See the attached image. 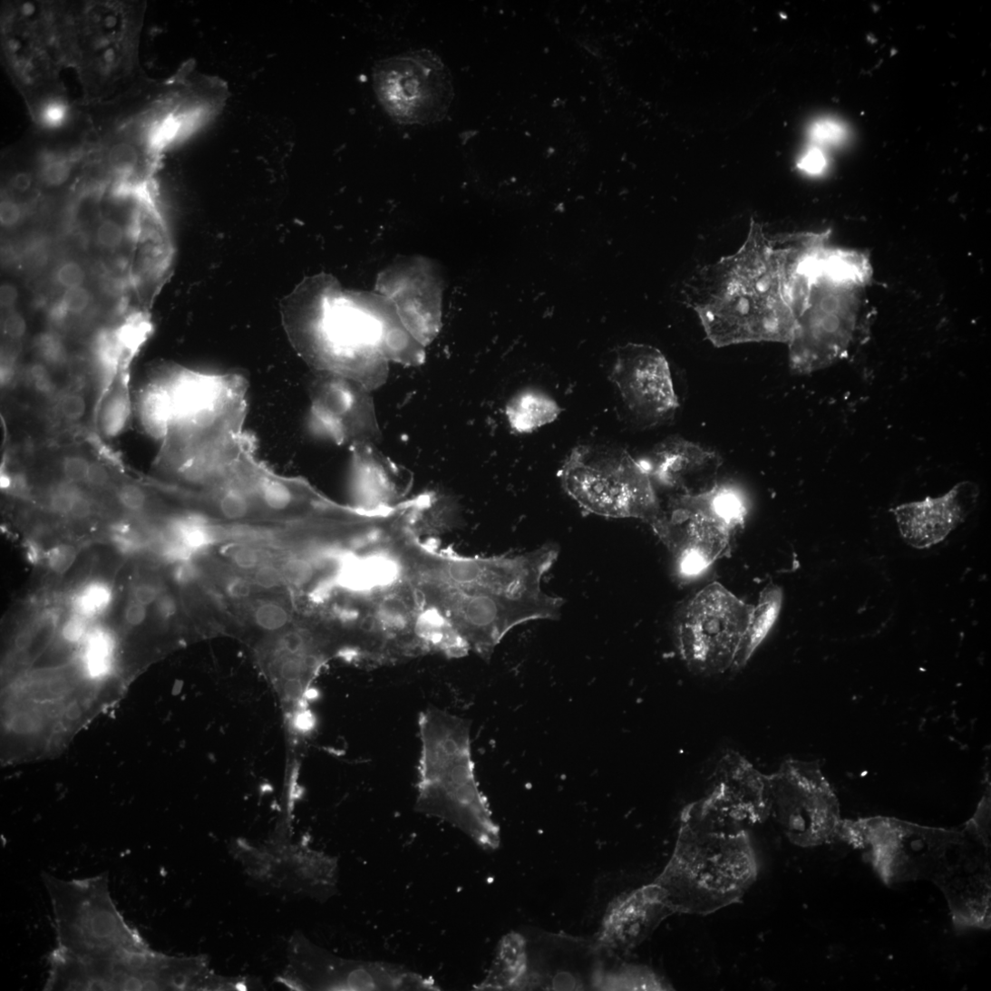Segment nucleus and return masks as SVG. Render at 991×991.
Masks as SVG:
<instances>
[{
    "label": "nucleus",
    "instance_id": "f257e3e1",
    "mask_svg": "<svg viewBox=\"0 0 991 991\" xmlns=\"http://www.w3.org/2000/svg\"><path fill=\"white\" fill-rule=\"evenodd\" d=\"M559 555L549 544L515 556L463 557L425 544L416 530L404 547L406 575L424 614L484 659L513 628L559 617L564 600L542 588Z\"/></svg>",
    "mask_w": 991,
    "mask_h": 991
},
{
    "label": "nucleus",
    "instance_id": "f03ea898",
    "mask_svg": "<svg viewBox=\"0 0 991 991\" xmlns=\"http://www.w3.org/2000/svg\"><path fill=\"white\" fill-rule=\"evenodd\" d=\"M814 237L771 238L752 220L736 253L691 278L685 301L714 345L789 344L801 310L802 261Z\"/></svg>",
    "mask_w": 991,
    "mask_h": 991
},
{
    "label": "nucleus",
    "instance_id": "7ed1b4c3",
    "mask_svg": "<svg viewBox=\"0 0 991 991\" xmlns=\"http://www.w3.org/2000/svg\"><path fill=\"white\" fill-rule=\"evenodd\" d=\"M59 53L82 92L79 106L115 100L142 84L143 3L49 2Z\"/></svg>",
    "mask_w": 991,
    "mask_h": 991
},
{
    "label": "nucleus",
    "instance_id": "20e7f679",
    "mask_svg": "<svg viewBox=\"0 0 991 991\" xmlns=\"http://www.w3.org/2000/svg\"><path fill=\"white\" fill-rule=\"evenodd\" d=\"M757 876L746 828L704 814L694 802L681 814L673 854L655 883L674 913L708 916L741 900Z\"/></svg>",
    "mask_w": 991,
    "mask_h": 991
},
{
    "label": "nucleus",
    "instance_id": "39448f33",
    "mask_svg": "<svg viewBox=\"0 0 991 991\" xmlns=\"http://www.w3.org/2000/svg\"><path fill=\"white\" fill-rule=\"evenodd\" d=\"M817 245L805 262L802 310L791 341L790 366L811 374L844 358L855 338L862 294L870 278L860 254Z\"/></svg>",
    "mask_w": 991,
    "mask_h": 991
},
{
    "label": "nucleus",
    "instance_id": "423d86ee",
    "mask_svg": "<svg viewBox=\"0 0 991 991\" xmlns=\"http://www.w3.org/2000/svg\"><path fill=\"white\" fill-rule=\"evenodd\" d=\"M419 728L416 810L460 829L482 849L496 850L500 829L476 779L471 722L433 707L421 714Z\"/></svg>",
    "mask_w": 991,
    "mask_h": 991
},
{
    "label": "nucleus",
    "instance_id": "0eeeda50",
    "mask_svg": "<svg viewBox=\"0 0 991 991\" xmlns=\"http://www.w3.org/2000/svg\"><path fill=\"white\" fill-rule=\"evenodd\" d=\"M2 50L10 78L39 128L62 123L73 108L46 3H12L2 16Z\"/></svg>",
    "mask_w": 991,
    "mask_h": 991
},
{
    "label": "nucleus",
    "instance_id": "6e6552de",
    "mask_svg": "<svg viewBox=\"0 0 991 991\" xmlns=\"http://www.w3.org/2000/svg\"><path fill=\"white\" fill-rule=\"evenodd\" d=\"M559 477L565 491L587 513L639 519L653 529L664 517L648 472L623 448L579 445L567 457Z\"/></svg>",
    "mask_w": 991,
    "mask_h": 991
},
{
    "label": "nucleus",
    "instance_id": "1a4fd4ad",
    "mask_svg": "<svg viewBox=\"0 0 991 991\" xmlns=\"http://www.w3.org/2000/svg\"><path fill=\"white\" fill-rule=\"evenodd\" d=\"M745 516L743 495L716 485L701 494L674 495L653 530L672 554L677 576L690 580L728 553Z\"/></svg>",
    "mask_w": 991,
    "mask_h": 991
},
{
    "label": "nucleus",
    "instance_id": "9d476101",
    "mask_svg": "<svg viewBox=\"0 0 991 991\" xmlns=\"http://www.w3.org/2000/svg\"><path fill=\"white\" fill-rule=\"evenodd\" d=\"M44 882L61 950L78 957H100L148 947L117 909L106 873L71 881L46 874Z\"/></svg>",
    "mask_w": 991,
    "mask_h": 991
},
{
    "label": "nucleus",
    "instance_id": "9b49d317",
    "mask_svg": "<svg viewBox=\"0 0 991 991\" xmlns=\"http://www.w3.org/2000/svg\"><path fill=\"white\" fill-rule=\"evenodd\" d=\"M965 831L926 827L895 818L843 820L840 840L870 850L871 862L888 885L936 878L949 863Z\"/></svg>",
    "mask_w": 991,
    "mask_h": 991
},
{
    "label": "nucleus",
    "instance_id": "f8f14e48",
    "mask_svg": "<svg viewBox=\"0 0 991 991\" xmlns=\"http://www.w3.org/2000/svg\"><path fill=\"white\" fill-rule=\"evenodd\" d=\"M753 607L718 583L699 592L677 619V647L685 665L707 675L739 669Z\"/></svg>",
    "mask_w": 991,
    "mask_h": 991
},
{
    "label": "nucleus",
    "instance_id": "ddd939ff",
    "mask_svg": "<svg viewBox=\"0 0 991 991\" xmlns=\"http://www.w3.org/2000/svg\"><path fill=\"white\" fill-rule=\"evenodd\" d=\"M768 780L771 817L791 843L807 849L840 840V802L817 765L790 759Z\"/></svg>",
    "mask_w": 991,
    "mask_h": 991
},
{
    "label": "nucleus",
    "instance_id": "4468645a",
    "mask_svg": "<svg viewBox=\"0 0 991 991\" xmlns=\"http://www.w3.org/2000/svg\"><path fill=\"white\" fill-rule=\"evenodd\" d=\"M374 89L387 113L403 124L426 125L447 114L453 99L451 74L429 51H416L380 61Z\"/></svg>",
    "mask_w": 991,
    "mask_h": 991
},
{
    "label": "nucleus",
    "instance_id": "2eb2a0df",
    "mask_svg": "<svg viewBox=\"0 0 991 991\" xmlns=\"http://www.w3.org/2000/svg\"><path fill=\"white\" fill-rule=\"evenodd\" d=\"M309 393L311 403L306 423L314 436L337 446L380 441L381 430L372 392L356 381L315 372Z\"/></svg>",
    "mask_w": 991,
    "mask_h": 991
},
{
    "label": "nucleus",
    "instance_id": "dca6fc26",
    "mask_svg": "<svg viewBox=\"0 0 991 991\" xmlns=\"http://www.w3.org/2000/svg\"><path fill=\"white\" fill-rule=\"evenodd\" d=\"M609 379L627 408L646 422L668 420L678 409L667 360L653 346L628 344L619 347Z\"/></svg>",
    "mask_w": 991,
    "mask_h": 991
},
{
    "label": "nucleus",
    "instance_id": "f3484780",
    "mask_svg": "<svg viewBox=\"0 0 991 991\" xmlns=\"http://www.w3.org/2000/svg\"><path fill=\"white\" fill-rule=\"evenodd\" d=\"M695 804L722 821L744 827L764 822L771 817L768 776L739 753H727L719 762L710 792Z\"/></svg>",
    "mask_w": 991,
    "mask_h": 991
},
{
    "label": "nucleus",
    "instance_id": "a211bd4d",
    "mask_svg": "<svg viewBox=\"0 0 991 991\" xmlns=\"http://www.w3.org/2000/svg\"><path fill=\"white\" fill-rule=\"evenodd\" d=\"M945 870L934 880L944 891L959 928L990 926V876L987 850L967 831ZM985 846V845H984Z\"/></svg>",
    "mask_w": 991,
    "mask_h": 991
},
{
    "label": "nucleus",
    "instance_id": "6ab92c4d",
    "mask_svg": "<svg viewBox=\"0 0 991 991\" xmlns=\"http://www.w3.org/2000/svg\"><path fill=\"white\" fill-rule=\"evenodd\" d=\"M674 914L663 889L646 885L618 897L608 906L597 937V945L608 951L627 953L640 946Z\"/></svg>",
    "mask_w": 991,
    "mask_h": 991
},
{
    "label": "nucleus",
    "instance_id": "aec40b11",
    "mask_svg": "<svg viewBox=\"0 0 991 991\" xmlns=\"http://www.w3.org/2000/svg\"><path fill=\"white\" fill-rule=\"evenodd\" d=\"M978 495L975 484L962 482L942 497L902 504L891 511L905 542L914 549H925L944 541L966 520Z\"/></svg>",
    "mask_w": 991,
    "mask_h": 991
},
{
    "label": "nucleus",
    "instance_id": "412c9836",
    "mask_svg": "<svg viewBox=\"0 0 991 991\" xmlns=\"http://www.w3.org/2000/svg\"><path fill=\"white\" fill-rule=\"evenodd\" d=\"M638 461L655 486L677 495L710 491L717 485L714 478L721 466V459L714 452L679 437L663 441Z\"/></svg>",
    "mask_w": 991,
    "mask_h": 991
},
{
    "label": "nucleus",
    "instance_id": "4be33fe9",
    "mask_svg": "<svg viewBox=\"0 0 991 991\" xmlns=\"http://www.w3.org/2000/svg\"><path fill=\"white\" fill-rule=\"evenodd\" d=\"M349 447L354 507L373 510L403 502V477L398 466L374 442H358Z\"/></svg>",
    "mask_w": 991,
    "mask_h": 991
},
{
    "label": "nucleus",
    "instance_id": "5701e85b",
    "mask_svg": "<svg viewBox=\"0 0 991 991\" xmlns=\"http://www.w3.org/2000/svg\"><path fill=\"white\" fill-rule=\"evenodd\" d=\"M562 409L545 393L536 389L519 392L506 404L505 414L512 432L530 433L554 423Z\"/></svg>",
    "mask_w": 991,
    "mask_h": 991
},
{
    "label": "nucleus",
    "instance_id": "b1692460",
    "mask_svg": "<svg viewBox=\"0 0 991 991\" xmlns=\"http://www.w3.org/2000/svg\"><path fill=\"white\" fill-rule=\"evenodd\" d=\"M527 970V941L519 935L500 943L494 966L482 986L491 989H521Z\"/></svg>",
    "mask_w": 991,
    "mask_h": 991
},
{
    "label": "nucleus",
    "instance_id": "393cba45",
    "mask_svg": "<svg viewBox=\"0 0 991 991\" xmlns=\"http://www.w3.org/2000/svg\"><path fill=\"white\" fill-rule=\"evenodd\" d=\"M782 590L771 585L761 593L758 604L753 607L748 627L742 645L738 666H744L756 648L774 627L782 605Z\"/></svg>",
    "mask_w": 991,
    "mask_h": 991
},
{
    "label": "nucleus",
    "instance_id": "a878e982",
    "mask_svg": "<svg viewBox=\"0 0 991 991\" xmlns=\"http://www.w3.org/2000/svg\"><path fill=\"white\" fill-rule=\"evenodd\" d=\"M137 413L141 427L151 438L157 441L167 439L172 411L163 379L144 390L138 401Z\"/></svg>",
    "mask_w": 991,
    "mask_h": 991
},
{
    "label": "nucleus",
    "instance_id": "bb28decb",
    "mask_svg": "<svg viewBox=\"0 0 991 991\" xmlns=\"http://www.w3.org/2000/svg\"><path fill=\"white\" fill-rule=\"evenodd\" d=\"M593 987L603 990H669L671 985L662 976L644 966L627 965L605 971L599 968Z\"/></svg>",
    "mask_w": 991,
    "mask_h": 991
},
{
    "label": "nucleus",
    "instance_id": "cd10ccee",
    "mask_svg": "<svg viewBox=\"0 0 991 991\" xmlns=\"http://www.w3.org/2000/svg\"><path fill=\"white\" fill-rule=\"evenodd\" d=\"M83 644L85 673L95 679L107 676L114 662L115 641L112 634L102 627L91 628Z\"/></svg>",
    "mask_w": 991,
    "mask_h": 991
},
{
    "label": "nucleus",
    "instance_id": "c85d7f7f",
    "mask_svg": "<svg viewBox=\"0 0 991 991\" xmlns=\"http://www.w3.org/2000/svg\"><path fill=\"white\" fill-rule=\"evenodd\" d=\"M112 600L113 590L111 585L103 580H92L73 596V613L92 621L107 612Z\"/></svg>",
    "mask_w": 991,
    "mask_h": 991
},
{
    "label": "nucleus",
    "instance_id": "c756f323",
    "mask_svg": "<svg viewBox=\"0 0 991 991\" xmlns=\"http://www.w3.org/2000/svg\"><path fill=\"white\" fill-rule=\"evenodd\" d=\"M128 394L121 389L112 393L105 400L100 413V427L108 438H116L127 427L131 416Z\"/></svg>",
    "mask_w": 991,
    "mask_h": 991
},
{
    "label": "nucleus",
    "instance_id": "7c9ffc66",
    "mask_svg": "<svg viewBox=\"0 0 991 991\" xmlns=\"http://www.w3.org/2000/svg\"><path fill=\"white\" fill-rule=\"evenodd\" d=\"M278 568L284 584L295 588L316 583L321 570L325 571L316 559L302 557L290 558Z\"/></svg>",
    "mask_w": 991,
    "mask_h": 991
},
{
    "label": "nucleus",
    "instance_id": "2f4dec72",
    "mask_svg": "<svg viewBox=\"0 0 991 991\" xmlns=\"http://www.w3.org/2000/svg\"><path fill=\"white\" fill-rule=\"evenodd\" d=\"M253 618L255 625L262 631L277 633L291 623V613L284 604L267 600L256 606Z\"/></svg>",
    "mask_w": 991,
    "mask_h": 991
},
{
    "label": "nucleus",
    "instance_id": "473e14b6",
    "mask_svg": "<svg viewBox=\"0 0 991 991\" xmlns=\"http://www.w3.org/2000/svg\"><path fill=\"white\" fill-rule=\"evenodd\" d=\"M810 138L814 143L821 146L840 145L848 138V130L840 121L829 119L821 120L811 125Z\"/></svg>",
    "mask_w": 991,
    "mask_h": 991
},
{
    "label": "nucleus",
    "instance_id": "72a5a7b5",
    "mask_svg": "<svg viewBox=\"0 0 991 991\" xmlns=\"http://www.w3.org/2000/svg\"><path fill=\"white\" fill-rule=\"evenodd\" d=\"M79 551L70 544H57L45 551L47 568L55 575L67 573L78 559Z\"/></svg>",
    "mask_w": 991,
    "mask_h": 991
},
{
    "label": "nucleus",
    "instance_id": "f704fd0d",
    "mask_svg": "<svg viewBox=\"0 0 991 991\" xmlns=\"http://www.w3.org/2000/svg\"><path fill=\"white\" fill-rule=\"evenodd\" d=\"M227 557L234 567L251 573L266 563L262 551L248 544L235 547Z\"/></svg>",
    "mask_w": 991,
    "mask_h": 991
},
{
    "label": "nucleus",
    "instance_id": "c9c22d12",
    "mask_svg": "<svg viewBox=\"0 0 991 991\" xmlns=\"http://www.w3.org/2000/svg\"><path fill=\"white\" fill-rule=\"evenodd\" d=\"M82 491L76 484L68 482L55 487L50 495L49 507L55 513L62 516H69L73 501Z\"/></svg>",
    "mask_w": 991,
    "mask_h": 991
},
{
    "label": "nucleus",
    "instance_id": "e433bc0d",
    "mask_svg": "<svg viewBox=\"0 0 991 991\" xmlns=\"http://www.w3.org/2000/svg\"><path fill=\"white\" fill-rule=\"evenodd\" d=\"M92 296L84 287L65 289L62 297V308L64 313L81 315L90 306Z\"/></svg>",
    "mask_w": 991,
    "mask_h": 991
},
{
    "label": "nucleus",
    "instance_id": "4c0bfd02",
    "mask_svg": "<svg viewBox=\"0 0 991 991\" xmlns=\"http://www.w3.org/2000/svg\"><path fill=\"white\" fill-rule=\"evenodd\" d=\"M112 543L124 555H135L143 551L149 542L130 530H118L113 533Z\"/></svg>",
    "mask_w": 991,
    "mask_h": 991
},
{
    "label": "nucleus",
    "instance_id": "58836bf2",
    "mask_svg": "<svg viewBox=\"0 0 991 991\" xmlns=\"http://www.w3.org/2000/svg\"><path fill=\"white\" fill-rule=\"evenodd\" d=\"M91 463L81 455L65 457L62 464L65 481L73 484L86 483Z\"/></svg>",
    "mask_w": 991,
    "mask_h": 991
},
{
    "label": "nucleus",
    "instance_id": "ea45409f",
    "mask_svg": "<svg viewBox=\"0 0 991 991\" xmlns=\"http://www.w3.org/2000/svg\"><path fill=\"white\" fill-rule=\"evenodd\" d=\"M90 622L85 617L73 613L63 625V638L70 644L83 643L92 628L89 626Z\"/></svg>",
    "mask_w": 991,
    "mask_h": 991
},
{
    "label": "nucleus",
    "instance_id": "a19ab883",
    "mask_svg": "<svg viewBox=\"0 0 991 991\" xmlns=\"http://www.w3.org/2000/svg\"><path fill=\"white\" fill-rule=\"evenodd\" d=\"M117 498L121 505L131 512L141 511L147 503L144 491L133 484L122 485L117 491Z\"/></svg>",
    "mask_w": 991,
    "mask_h": 991
},
{
    "label": "nucleus",
    "instance_id": "79ce46f5",
    "mask_svg": "<svg viewBox=\"0 0 991 991\" xmlns=\"http://www.w3.org/2000/svg\"><path fill=\"white\" fill-rule=\"evenodd\" d=\"M85 279V270L73 261L63 264L56 272V281L65 289L83 287Z\"/></svg>",
    "mask_w": 991,
    "mask_h": 991
},
{
    "label": "nucleus",
    "instance_id": "37998d69",
    "mask_svg": "<svg viewBox=\"0 0 991 991\" xmlns=\"http://www.w3.org/2000/svg\"><path fill=\"white\" fill-rule=\"evenodd\" d=\"M124 238L122 227L112 219L103 220L97 230L99 244L107 249L119 248Z\"/></svg>",
    "mask_w": 991,
    "mask_h": 991
},
{
    "label": "nucleus",
    "instance_id": "c03bdc74",
    "mask_svg": "<svg viewBox=\"0 0 991 991\" xmlns=\"http://www.w3.org/2000/svg\"><path fill=\"white\" fill-rule=\"evenodd\" d=\"M86 409V401L79 393H67L61 398L59 403V410L62 415L71 422L81 420L85 415Z\"/></svg>",
    "mask_w": 991,
    "mask_h": 991
},
{
    "label": "nucleus",
    "instance_id": "a18cd8bd",
    "mask_svg": "<svg viewBox=\"0 0 991 991\" xmlns=\"http://www.w3.org/2000/svg\"><path fill=\"white\" fill-rule=\"evenodd\" d=\"M252 581L257 588L274 589L280 588L284 581L279 568L265 563L253 572Z\"/></svg>",
    "mask_w": 991,
    "mask_h": 991
},
{
    "label": "nucleus",
    "instance_id": "49530a36",
    "mask_svg": "<svg viewBox=\"0 0 991 991\" xmlns=\"http://www.w3.org/2000/svg\"><path fill=\"white\" fill-rule=\"evenodd\" d=\"M798 167L805 173L819 175L823 173L827 167V158L821 149L813 146L805 152Z\"/></svg>",
    "mask_w": 991,
    "mask_h": 991
},
{
    "label": "nucleus",
    "instance_id": "de8ad7c7",
    "mask_svg": "<svg viewBox=\"0 0 991 991\" xmlns=\"http://www.w3.org/2000/svg\"><path fill=\"white\" fill-rule=\"evenodd\" d=\"M29 380L32 387L43 395H48L53 392V379L44 365L33 366L29 372Z\"/></svg>",
    "mask_w": 991,
    "mask_h": 991
},
{
    "label": "nucleus",
    "instance_id": "09e8293b",
    "mask_svg": "<svg viewBox=\"0 0 991 991\" xmlns=\"http://www.w3.org/2000/svg\"><path fill=\"white\" fill-rule=\"evenodd\" d=\"M162 593L163 590L159 585L144 582L133 588L131 598L149 607L156 603Z\"/></svg>",
    "mask_w": 991,
    "mask_h": 991
},
{
    "label": "nucleus",
    "instance_id": "8fccbe9b",
    "mask_svg": "<svg viewBox=\"0 0 991 991\" xmlns=\"http://www.w3.org/2000/svg\"><path fill=\"white\" fill-rule=\"evenodd\" d=\"M27 325L24 318L18 313H11L5 321V333L14 340H19L25 335Z\"/></svg>",
    "mask_w": 991,
    "mask_h": 991
},
{
    "label": "nucleus",
    "instance_id": "3c124183",
    "mask_svg": "<svg viewBox=\"0 0 991 991\" xmlns=\"http://www.w3.org/2000/svg\"><path fill=\"white\" fill-rule=\"evenodd\" d=\"M22 218V209L18 203L12 199H5L0 208V222L5 227L16 225Z\"/></svg>",
    "mask_w": 991,
    "mask_h": 991
},
{
    "label": "nucleus",
    "instance_id": "603ef678",
    "mask_svg": "<svg viewBox=\"0 0 991 991\" xmlns=\"http://www.w3.org/2000/svg\"><path fill=\"white\" fill-rule=\"evenodd\" d=\"M147 607H148L131 598L127 604L124 612V618L127 625L133 627L141 626L146 619Z\"/></svg>",
    "mask_w": 991,
    "mask_h": 991
},
{
    "label": "nucleus",
    "instance_id": "864d4df0",
    "mask_svg": "<svg viewBox=\"0 0 991 991\" xmlns=\"http://www.w3.org/2000/svg\"><path fill=\"white\" fill-rule=\"evenodd\" d=\"M254 587L253 581L240 577L228 581L226 591L233 598L245 599L252 594Z\"/></svg>",
    "mask_w": 991,
    "mask_h": 991
},
{
    "label": "nucleus",
    "instance_id": "5fc2aeb1",
    "mask_svg": "<svg viewBox=\"0 0 991 991\" xmlns=\"http://www.w3.org/2000/svg\"><path fill=\"white\" fill-rule=\"evenodd\" d=\"M92 509L91 500L81 491L73 501L69 516L74 520H85L92 514Z\"/></svg>",
    "mask_w": 991,
    "mask_h": 991
},
{
    "label": "nucleus",
    "instance_id": "6e6d98bb",
    "mask_svg": "<svg viewBox=\"0 0 991 991\" xmlns=\"http://www.w3.org/2000/svg\"><path fill=\"white\" fill-rule=\"evenodd\" d=\"M173 577L180 585H189L197 579L198 569L192 561L180 563L175 565Z\"/></svg>",
    "mask_w": 991,
    "mask_h": 991
},
{
    "label": "nucleus",
    "instance_id": "4d7b16f0",
    "mask_svg": "<svg viewBox=\"0 0 991 991\" xmlns=\"http://www.w3.org/2000/svg\"><path fill=\"white\" fill-rule=\"evenodd\" d=\"M111 477L104 466L97 462H92L86 483L94 488H104L110 482Z\"/></svg>",
    "mask_w": 991,
    "mask_h": 991
},
{
    "label": "nucleus",
    "instance_id": "13d9d810",
    "mask_svg": "<svg viewBox=\"0 0 991 991\" xmlns=\"http://www.w3.org/2000/svg\"><path fill=\"white\" fill-rule=\"evenodd\" d=\"M58 345V343L51 338L45 339L41 343V354L50 364H60L63 360V352Z\"/></svg>",
    "mask_w": 991,
    "mask_h": 991
},
{
    "label": "nucleus",
    "instance_id": "bf43d9fd",
    "mask_svg": "<svg viewBox=\"0 0 991 991\" xmlns=\"http://www.w3.org/2000/svg\"><path fill=\"white\" fill-rule=\"evenodd\" d=\"M156 604L160 617L165 620L172 618L178 611L177 602L170 594L163 592Z\"/></svg>",
    "mask_w": 991,
    "mask_h": 991
},
{
    "label": "nucleus",
    "instance_id": "052dcab7",
    "mask_svg": "<svg viewBox=\"0 0 991 991\" xmlns=\"http://www.w3.org/2000/svg\"><path fill=\"white\" fill-rule=\"evenodd\" d=\"M19 297L18 289L12 284H4L0 288V303L3 308L10 309L15 306Z\"/></svg>",
    "mask_w": 991,
    "mask_h": 991
},
{
    "label": "nucleus",
    "instance_id": "680f3d73",
    "mask_svg": "<svg viewBox=\"0 0 991 991\" xmlns=\"http://www.w3.org/2000/svg\"><path fill=\"white\" fill-rule=\"evenodd\" d=\"M26 559L34 565H38L45 560V551L34 541H27L25 544Z\"/></svg>",
    "mask_w": 991,
    "mask_h": 991
},
{
    "label": "nucleus",
    "instance_id": "e2e57ef3",
    "mask_svg": "<svg viewBox=\"0 0 991 991\" xmlns=\"http://www.w3.org/2000/svg\"><path fill=\"white\" fill-rule=\"evenodd\" d=\"M33 177L27 172H20L14 178L12 184L15 190L24 193L33 186Z\"/></svg>",
    "mask_w": 991,
    "mask_h": 991
},
{
    "label": "nucleus",
    "instance_id": "0e129e2a",
    "mask_svg": "<svg viewBox=\"0 0 991 991\" xmlns=\"http://www.w3.org/2000/svg\"><path fill=\"white\" fill-rule=\"evenodd\" d=\"M32 635L30 631L23 632L16 640V647L19 650H24L31 645Z\"/></svg>",
    "mask_w": 991,
    "mask_h": 991
}]
</instances>
